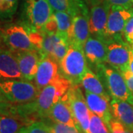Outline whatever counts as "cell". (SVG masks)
Listing matches in <instances>:
<instances>
[{"instance_id":"cell-1","label":"cell","mask_w":133,"mask_h":133,"mask_svg":"<svg viewBox=\"0 0 133 133\" xmlns=\"http://www.w3.org/2000/svg\"><path fill=\"white\" fill-rule=\"evenodd\" d=\"M70 85L66 78L60 76L56 81L40 90L34 101L15 105V113L23 119L27 125L46 119L52 106L66 93Z\"/></svg>"},{"instance_id":"cell-2","label":"cell","mask_w":133,"mask_h":133,"mask_svg":"<svg viewBox=\"0 0 133 133\" xmlns=\"http://www.w3.org/2000/svg\"><path fill=\"white\" fill-rule=\"evenodd\" d=\"M95 73L103 82L111 98L127 101L133 104V95L129 90L122 73L107 63L95 66Z\"/></svg>"},{"instance_id":"cell-3","label":"cell","mask_w":133,"mask_h":133,"mask_svg":"<svg viewBox=\"0 0 133 133\" xmlns=\"http://www.w3.org/2000/svg\"><path fill=\"white\" fill-rule=\"evenodd\" d=\"M0 40L13 52L36 50L31 41L29 28L22 21L1 27Z\"/></svg>"},{"instance_id":"cell-4","label":"cell","mask_w":133,"mask_h":133,"mask_svg":"<svg viewBox=\"0 0 133 133\" xmlns=\"http://www.w3.org/2000/svg\"><path fill=\"white\" fill-rule=\"evenodd\" d=\"M52 13L48 0H24L22 22L30 30L42 31Z\"/></svg>"},{"instance_id":"cell-5","label":"cell","mask_w":133,"mask_h":133,"mask_svg":"<svg viewBox=\"0 0 133 133\" xmlns=\"http://www.w3.org/2000/svg\"><path fill=\"white\" fill-rule=\"evenodd\" d=\"M60 72L71 84H80L88 70L87 60L83 49L69 44V49L59 64Z\"/></svg>"},{"instance_id":"cell-6","label":"cell","mask_w":133,"mask_h":133,"mask_svg":"<svg viewBox=\"0 0 133 133\" xmlns=\"http://www.w3.org/2000/svg\"><path fill=\"white\" fill-rule=\"evenodd\" d=\"M0 90L11 104H28L36 99L40 90L33 81L0 80Z\"/></svg>"},{"instance_id":"cell-7","label":"cell","mask_w":133,"mask_h":133,"mask_svg":"<svg viewBox=\"0 0 133 133\" xmlns=\"http://www.w3.org/2000/svg\"><path fill=\"white\" fill-rule=\"evenodd\" d=\"M66 95L76 127L82 133H88L90 110L87 106L80 84H71L66 92Z\"/></svg>"},{"instance_id":"cell-8","label":"cell","mask_w":133,"mask_h":133,"mask_svg":"<svg viewBox=\"0 0 133 133\" xmlns=\"http://www.w3.org/2000/svg\"><path fill=\"white\" fill-rule=\"evenodd\" d=\"M107 48L106 63L121 73L129 70L132 46L124 37L105 40Z\"/></svg>"},{"instance_id":"cell-9","label":"cell","mask_w":133,"mask_h":133,"mask_svg":"<svg viewBox=\"0 0 133 133\" xmlns=\"http://www.w3.org/2000/svg\"><path fill=\"white\" fill-rule=\"evenodd\" d=\"M89 15L88 5L84 3L72 16V22L68 37L70 44L83 49L86 41L90 36Z\"/></svg>"},{"instance_id":"cell-10","label":"cell","mask_w":133,"mask_h":133,"mask_svg":"<svg viewBox=\"0 0 133 133\" xmlns=\"http://www.w3.org/2000/svg\"><path fill=\"white\" fill-rule=\"evenodd\" d=\"M132 16L133 8L126 9L120 7L111 6L106 28L105 40L108 38L124 37L125 26Z\"/></svg>"},{"instance_id":"cell-11","label":"cell","mask_w":133,"mask_h":133,"mask_svg":"<svg viewBox=\"0 0 133 133\" xmlns=\"http://www.w3.org/2000/svg\"><path fill=\"white\" fill-rule=\"evenodd\" d=\"M109 10L110 5L105 1L98 5L90 7L89 15L90 36L105 40Z\"/></svg>"},{"instance_id":"cell-12","label":"cell","mask_w":133,"mask_h":133,"mask_svg":"<svg viewBox=\"0 0 133 133\" xmlns=\"http://www.w3.org/2000/svg\"><path fill=\"white\" fill-rule=\"evenodd\" d=\"M62 73L59 64L49 56L42 57L34 78V83L39 90L55 81Z\"/></svg>"},{"instance_id":"cell-13","label":"cell","mask_w":133,"mask_h":133,"mask_svg":"<svg viewBox=\"0 0 133 133\" xmlns=\"http://www.w3.org/2000/svg\"><path fill=\"white\" fill-rule=\"evenodd\" d=\"M19 63L23 80L34 81L42 56L37 50L14 52Z\"/></svg>"},{"instance_id":"cell-14","label":"cell","mask_w":133,"mask_h":133,"mask_svg":"<svg viewBox=\"0 0 133 133\" xmlns=\"http://www.w3.org/2000/svg\"><path fill=\"white\" fill-rule=\"evenodd\" d=\"M0 80H23L15 54L0 47Z\"/></svg>"},{"instance_id":"cell-15","label":"cell","mask_w":133,"mask_h":133,"mask_svg":"<svg viewBox=\"0 0 133 133\" xmlns=\"http://www.w3.org/2000/svg\"><path fill=\"white\" fill-rule=\"evenodd\" d=\"M85 57L91 65L95 66L106 63L107 48L103 38L90 36L83 47Z\"/></svg>"},{"instance_id":"cell-16","label":"cell","mask_w":133,"mask_h":133,"mask_svg":"<svg viewBox=\"0 0 133 133\" xmlns=\"http://www.w3.org/2000/svg\"><path fill=\"white\" fill-rule=\"evenodd\" d=\"M72 22V16L66 12L53 11L50 19L43 30L55 33L68 42L69 33Z\"/></svg>"},{"instance_id":"cell-17","label":"cell","mask_w":133,"mask_h":133,"mask_svg":"<svg viewBox=\"0 0 133 133\" xmlns=\"http://www.w3.org/2000/svg\"><path fill=\"white\" fill-rule=\"evenodd\" d=\"M85 98L91 112L98 115L107 124L113 118L110 101L102 95L85 91Z\"/></svg>"},{"instance_id":"cell-18","label":"cell","mask_w":133,"mask_h":133,"mask_svg":"<svg viewBox=\"0 0 133 133\" xmlns=\"http://www.w3.org/2000/svg\"><path fill=\"white\" fill-rule=\"evenodd\" d=\"M47 118L55 122L76 127L66 93L58 101L49 112Z\"/></svg>"},{"instance_id":"cell-19","label":"cell","mask_w":133,"mask_h":133,"mask_svg":"<svg viewBox=\"0 0 133 133\" xmlns=\"http://www.w3.org/2000/svg\"><path fill=\"white\" fill-rule=\"evenodd\" d=\"M110 105L113 118L133 130V104L123 100L112 98Z\"/></svg>"},{"instance_id":"cell-20","label":"cell","mask_w":133,"mask_h":133,"mask_svg":"<svg viewBox=\"0 0 133 133\" xmlns=\"http://www.w3.org/2000/svg\"><path fill=\"white\" fill-rule=\"evenodd\" d=\"M80 84L85 91L102 95L105 98L111 100V96L105 88L103 82L100 79L99 77L97 76V74H95L90 69H88L85 75L82 78Z\"/></svg>"},{"instance_id":"cell-21","label":"cell","mask_w":133,"mask_h":133,"mask_svg":"<svg viewBox=\"0 0 133 133\" xmlns=\"http://www.w3.org/2000/svg\"><path fill=\"white\" fill-rule=\"evenodd\" d=\"M27 125L26 122L14 114H0V133H18Z\"/></svg>"},{"instance_id":"cell-22","label":"cell","mask_w":133,"mask_h":133,"mask_svg":"<svg viewBox=\"0 0 133 133\" xmlns=\"http://www.w3.org/2000/svg\"><path fill=\"white\" fill-rule=\"evenodd\" d=\"M53 11L66 12L72 16L85 3L84 0H48Z\"/></svg>"},{"instance_id":"cell-23","label":"cell","mask_w":133,"mask_h":133,"mask_svg":"<svg viewBox=\"0 0 133 133\" xmlns=\"http://www.w3.org/2000/svg\"><path fill=\"white\" fill-rule=\"evenodd\" d=\"M19 0H0V19L10 20L16 14Z\"/></svg>"},{"instance_id":"cell-24","label":"cell","mask_w":133,"mask_h":133,"mask_svg":"<svg viewBox=\"0 0 133 133\" xmlns=\"http://www.w3.org/2000/svg\"><path fill=\"white\" fill-rule=\"evenodd\" d=\"M51 133H82L76 127L52 121L50 119L43 120Z\"/></svg>"},{"instance_id":"cell-25","label":"cell","mask_w":133,"mask_h":133,"mask_svg":"<svg viewBox=\"0 0 133 133\" xmlns=\"http://www.w3.org/2000/svg\"><path fill=\"white\" fill-rule=\"evenodd\" d=\"M88 133H110L108 124L98 115L90 111Z\"/></svg>"},{"instance_id":"cell-26","label":"cell","mask_w":133,"mask_h":133,"mask_svg":"<svg viewBox=\"0 0 133 133\" xmlns=\"http://www.w3.org/2000/svg\"><path fill=\"white\" fill-rule=\"evenodd\" d=\"M18 133H51L47 125L42 121H35L25 125L19 129Z\"/></svg>"},{"instance_id":"cell-27","label":"cell","mask_w":133,"mask_h":133,"mask_svg":"<svg viewBox=\"0 0 133 133\" xmlns=\"http://www.w3.org/2000/svg\"><path fill=\"white\" fill-rule=\"evenodd\" d=\"M68 49H69V42L64 39H62L55 48L50 57L59 64L62 59L65 56V55L68 51Z\"/></svg>"},{"instance_id":"cell-28","label":"cell","mask_w":133,"mask_h":133,"mask_svg":"<svg viewBox=\"0 0 133 133\" xmlns=\"http://www.w3.org/2000/svg\"><path fill=\"white\" fill-rule=\"evenodd\" d=\"M108 127L110 130V133H133V130L127 128L121 122L114 118L109 121Z\"/></svg>"},{"instance_id":"cell-29","label":"cell","mask_w":133,"mask_h":133,"mask_svg":"<svg viewBox=\"0 0 133 133\" xmlns=\"http://www.w3.org/2000/svg\"><path fill=\"white\" fill-rule=\"evenodd\" d=\"M0 114H15V105L11 104L0 90Z\"/></svg>"},{"instance_id":"cell-30","label":"cell","mask_w":133,"mask_h":133,"mask_svg":"<svg viewBox=\"0 0 133 133\" xmlns=\"http://www.w3.org/2000/svg\"><path fill=\"white\" fill-rule=\"evenodd\" d=\"M124 37L130 44H133V16L129 19L124 30Z\"/></svg>"},{"instance_id":"cell-31","label":"cell","mask_w":133,"mask_h":133,"mask_svg":"<svg viewBox=\"0 0 133 133\" xmlns=\"http://www.w3.org/2000/svg\"><path fill=\"white\" fill-rule=\"evenodd\" d=\"M110 7H120L126 9L132 8L133 5V0H104Z\"/></svg>"},{"instance_id":"cell-32","label":"cell","mask_w":133,"mask_h":133,"mask_svg":"<svg viewBox=\"0 0 133 133\" xmlns=\"http://www.w3.org/2000/svg\"><path fill=\"white\" fill-rule=\"evenodd\" d=\"M122 75L124 76V78L126 80L127 84L128 86L129 90L131 91V92L133 95V74L128 70L127 71L122 72Z\"/></svg>"},{"instance_id":"cell-33","label":"cell","mask_w":133,"mask_h":133,"mask_svg":"<svg viewBox=\"0 0 133 133\" xmlns=\"http://www.w3.org/2000/svg\"><path fill=\"white\" fill-rule=\"evenodd\" d=\"M104 0H84L87 5L90 7H92V6H94V5H98L100 3L103 2Z\"/></svg>"},{"instance_id":"cell-34","label":"cell","mask_w":133,"mask_h":133,"mask_svg":"<svg viewBox=\"0 0 133 133\" xmlns=\"http://www.w3.org/2000/svg\"><path fill=\"white\" fill-rule=\"evenodd\" d=\"M131 53H130V60H129V70L133 74V44H131Z\"/></svg>"}]
</instances>
